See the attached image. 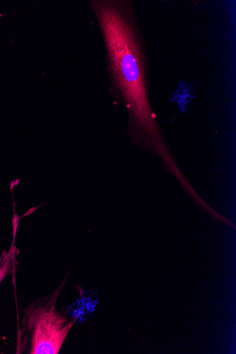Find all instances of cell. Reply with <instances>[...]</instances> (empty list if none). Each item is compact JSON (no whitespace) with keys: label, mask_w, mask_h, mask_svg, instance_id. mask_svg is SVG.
I'll return each instance as SVG.
<instances>
[{"label":"cell","mask_w":236,"mask_h":354,"mask_svg":"<svg viewBox=\"0 0 236 354\" xmlns=\"http://www.w3.org/2000/svg\"><path fill=\"white\" fill-rule=\"evenodd\" d=\"M91 8L106 45L114 90L129 112L134 136L165 157L148 98L147 61L131 3L95 0Z\"/></svg>","instance_id":"6da1fadb"},{"label":"cell","mask_w":236,"mask_h":354,"mask_svg":"<svg viewBox=\"0 0 236 354\" xmlns=\"http://www.w3.org/2000/svg\"><path fill=\"white\" fill-rule=\"evenodd\" d=\"M15 257V251L12 248L8 252H4L0 257V282L12 270Z\"/></svg>","instance_id":"3957f363"},{"label":"cell","mask_w":236,"mask_h":354,"mask_svg":"<svg viewBox=\"0 0 236 354\" xmlns=\"http://www.w3.org/2000/svg\"><path fill=\"white\" fill-rule=\"evenodd\" d=\"M63 287L28 306L22 320L30 341V354H58L77 317L71 319L57 303Z\"/></svg>","instance_id":"7a4b0ae2"}]
</instances>
